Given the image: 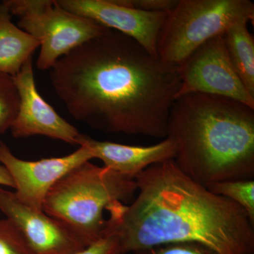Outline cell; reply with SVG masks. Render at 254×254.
<instances>
[{
  "mask_svg": "<svg viewBox=\"0 0 254 254\" xmlns=\"http://www.w3.org/2000/svg\"><path fill=\"white\" fill-rule=\"evenodd\" d=\"M50 79L68 113L93 129L160 138L180 85L177 67L108 28L60 58Z\"/></svg>",
  "mask_w": 254,
  "mask_h": 254,
  "instance_id": "6da1fadb",
  "label": "cell"
},
{
  "mask_svg": "<svg viewBox=\"0 0 254 254\" xmlns=\"http://www.w3.org/2000/svg\"><path fill=\"white\" fill-rule=\"evenodd\" d=\"M135 180L131 203L107 210L122 254L195 243L217 254H254V225L245 210L182 173L174 160L152 165Z\"/></svg>",
  "mask_w": 254,
  "mask_h": 254,
  "instance_id": "7a4b0ae2",
  "label": "cell"
},
{
  "mask_svg": "<svg viewBox=\"0 0 254 254\" xmlns=\"http://www.w3.org/2000/svg\"><path fill=\"white\" fill-rule=\"evenodd\" d=\"M167 137L177 145L174 161L207 186L254 180V109L223 97L192 93L174 102Z\"/></svg>",
  "mask_w": 254,
  "mask_h": 254,
  "instance_id": "3957f363",
  "label": "cell"
},
{
  "mask_svg": "<svg viewBox=\"0 0 254 254\" xmlns=\"http://www.w3.org/2000/svg\"><path fill=\"white\" fill-rule=\"evenodd\" d=\"M136 180L88 161L64 175L47 195L43 211L67 227L85 247L105 233V211L134 199Z\"/></svg>",
  "mask_w": 254,
  "mask_h": 254,
  "instance_id": "277c9868",
  "label": "cell"
},
{
  "mask_svg": "<svg viewBox=\"0 0 254 254\" xmlns=\"http://www.w3.org/2000/svg\"><path fill=\"white\" fill-rule=\"evenodd\" d=\"M243 19H254L249 0H179L160 30L157 55L177 67L198 47Z\"/></svg>",
  "mask_w": 254,
  "mask_h": 254,
  "instance_id": "5b68a950",
  "label": "cell"
},
{
  "mask_svg": "<svg viewBox=\"0 0 254 254\" xmlns=\"http://www.w3.org/2000/svg\"><path fill=\"white\" fill-rule=\"evenodd\" d=\"M18 28L41 43L37 66L50 70L60 58L100 35L106 27L63 9L56 0H5Z\"/></svg>",
  "mask_w": 254,
  "mask_h": 254,
  "instance_id": "8992f818",
  "label": "cell"
},
{
  "mask_svg": "<svg viewBox=\"0 0 254 254\" xmlns=\"http://www.w3.org/2000/svg\"><path fill=\"white\" fill-rule=\"evenodd\" d=\"M177 68L180 85L176 99L202 93L237 100L254 109V97L232 65L224 35L205 42Z\"/></svg>",
  "mask_w": 254,
  "mask_h": 254,
  "instance_id": "52a82bcc",
  "label": "cell"
},
{
  "mask_svg": "<svg viewBox=\"0 0 254 254\" xmlns=\"http://www.w3.org/2000/svg\"><path fill=\"white\" fill-rule=\"evenodd\" d=\"M92 159L90 150L81 145L71 154L59 158L36 161L21 160L0 141V163L12 179L15 194L23 203L38 210H43L47 195L60 179Z\"/></svg>",
  "mask_w": 254,
  "mask_h": 254,
  "instance_id": "ba28073f",
  "label": "cell"
},
{
  "mask_svg": "<svg viewBox=\"0 0 254 254\" xmlns=\"http://www.w3.org/2000/svg\"><path fill=\"white\" fill-rule=\"evenodd\" d=\"M13 78L20 99L17 115L10 128L13 137L21 138L40 135L78 145L82 133L58 115L38 93L32 58Z\"/></svg>",
  "mask_w": 254,
  "mask_h": 254,
  "instance_id": "9c48e42d",
  "label": "cell"
},
{
  "mask_svg": "<svg viewBox=\"0 0 254 254\" xmlns=\"http://www.w3.org/2000/svg\"><path fill=\"white\" fill-rule=\"evenodd\" d=\"M63 9L120 32L158 57L159 34L168 13L150 12L128 7L117 0H56Z\"/></svg>",
  "mask_w": 254,
  "mask_h": 254,
  "instance_id": "30bf717a",
  "label": "cell"
},
{
  "mask_svg": "<svg viewBox=\"0 0 254 254\" xmlns=\"http://www.w3.org/2000/svg\"><path fill=\"white\" fill-rule=\"evenodd\" d=\"M0 210L17 227L36 254H72L86 247L62 222L25 204L14 191L1 187Z\"/></svg>",
  "mask_w": 254,
  "mask_h": 254,
  "instance_id": "8fae6325",
  "label": "cell"
},
{
  "mask_svg": "<svg viewBox=\"0 0 254 254\" xmlns=\"http://www.w3.org/2000/svg\"><path fill=\"white\" fill-rule=\"evenodd\" d=\"M78 145L87 147L103 166L133 179L155 164L174 160L177 153L176 143L168 137L157 144L137 146L98 141L82 133Z\"/></svg>",
  "mask_w": 254,
  "mask_h": 254,
  "instance_id": "7c38bea8",
  "label": "cell"
},
{
  "mask_svg": "<svg viewBox=\"0 0 254 254\" xmlns=\"http://www.w3.org/2000/svg\"><path fill=\"white\" fill-rule=\"evenodd\" d=\"M11 14L0 3V73L15 76L41 43L11 22Z\"/></svg>",
  "mask_w": 254,
  "mask_h": 254,
  "instance_id": "4fadbf2b",
  "label": "cell"
},
{
  "mask_svg": "<svg viewBox=\"0 0 254 254\" xmlns=\"http://www.w3.org/2000/svg\"><path fill=\"white\" fill-rule=\"evenodd\" d=\"M249 20L234 23L224 34L230 59L247 91L254 97V38L248 29Z\"/></svg>",
  "mask_w": 254,
  "mask_h": 254,
  "instance_id": "5bb4252c",
  "label": "cell"
},
{
  "mask_svg": "<svg viewBox=\"0 0 254 254\" xmlns=\"http://www.w3.org/2000/svg\"><path fill=\"white\" fill-rule=\"evenodd\" d=\"M215 194L240 205L254 225V180H227L205 186Z\"/></svg>",
  "mask_w": 254,
  "mask_h": 254,
  "instance_id": "9a60e30c",
  "label": "cell"
},
{
  "mask_svg": "<svg viewBox=\"0 0 254 254\" xmlns=\"http://www.w3.org/2000/svg\"><path fill=\"white\" fill-rule=\"evenodd\" d=\"M19 102L13 76L0 73V135L12 126L18 114Z\"/></svg>",
  "mask_w": 254,
  "mask_h": 254,
  "instance_id": "2e32d148",
  "label": "cell"
},
{
  "mask_svg": "<svg viewBox=\"0 0 254 254\" xmlns=\"http://www.w3.org/2000/svg\"><path fill=\"white\" fill-rule=\"evenodd\" d=\"M0 254H36L8 219L0 220Z\"/></svg>",
  "mask_w": 254,
  "mask_h": 254,
  "instance_id": "e0dca14e",
  "label": "cell"
},
{
  "mask_svg": "<svg viewBox=\"0 0 254 254\" xmlns=\"http://www.w3.org/2000/svg\"><path fill=\"white\" fill-rule=\"evenodd\" d=\"M72 254H123L120 240L116 232L107 225L103 236L87 246L83 250Z\"/></svg>",
  "mask_w": 254,
  "mask_h": 254,
  "instance_id": "ac0fdd59",
  "label": "cell"
},
{
  "mask_svg": "<svg viewBox=\"0 0 254 254\" xmlns=\"http://www.w3.org/2000/svg\"><path fill=\"white\" fill-rule=\"evenodd\" d=\"M135 254H217L204 246L195 243H175L138 251Z\"/></svg>",
  "mask_w": 254,
  "mask_h": 254,
  "instance_id": "d6986e66",
  "label": "cell"
},
{
  "mask_svg": "<svg viewBox=\"0 0 254 254\" xmlns=\"http://www.w3.org/2000/svg\"><path fill=\"white\" fill-rule=\"evenodd\" d=\"M117 1L123 6L142 11L169 13L176 6L179 0H117Z\"/></svg>",
  "mask_w": 254,
  "mask_h": 254,
  "instance_id": "ffe728a7",
  "label": "cell"
},
{
  "mask_svg": "<svg viewBox=\"0 0 254 254\" xmlns=\"http://www.w3.org/2000/svg\"><path fill=\"white\" fill-rule=\"evenodd\" d=\"M8 187L14 189V182L4 165L0 163V187Z\"/></svg>",
  "mask_w": 254,
  "mask_h": 254,
  "instance_id": "44dd1931",
  "label": "cell"
}]
</instances>
